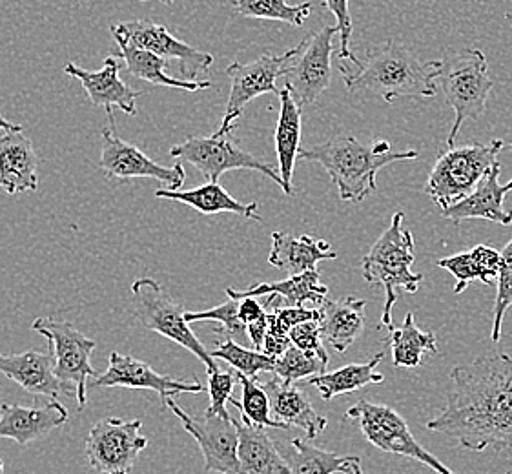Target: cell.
Instances as JSON below:
<instances>
[{"instance_id": "obj_1", "label": "cell", "mask_w": 512, "mask_h": 474, "mask_svg": "<svg viewBox=\"0 0 512 474\" xmlns=\"http://www.w3.org/2000/svg\"><path fill=\"white\" fill-rule=\"evenodd\" d=\"M427 429L474 453L512 447V358L489 354L454 367L447 405Z\"/></svg>"}, {"instance_id": "obj_2", "label": "cell", "mask_w": 512, "mask_h": 474, "mask_svg": "<svg viewBox=\"0 0 512 474\" xmlns=\"http://www.w3.org/2000/svg\"><path fill=\"white\" fill-rule=\"evenodd\" d=\"M343 81L350 93L370 92L385 103H394L401 97L425 99L438 92L441 61L421 62L407 46L387 41L370 48L365 59L352 70L339 66Z\"/></svg>"}, {"instance_id": "obj_3", "label": "cell", "mask_w": 512, "mask_h": 474, "mask_svg": "<svg viewBox=\"0 0 512 474\" xmlns=\"http://www.w3.org/2000/svg\"><path fill=\"white\" fill-rule=\"evenodd\" d=\"M418 150L394 152L389 141L361 143L354 135L341 134L323 145L301 148L297 159L319 163L327 170L345 203H361L378 190L379 170L396 161L418 159Z\"/></svg>"}, {"instance_id": "obj_4", "label": "cell", "mask_w": 512, "mask_h": 474, "mask_svg": "<svg viewBox=\"0 0 512 474\" xmlns=\"http://www.w3.org/2000/svg\"><path fill=\"white\" fill-rule=\"evenodd\" d=\"M405 214L398 212L392 217L390 227L378 237L363 258V278L372 285L385 289V307L381 314V325H392V310L400 296V290L416 294L420 289L423 274L412 272L414 265V237L403 228Z\"/></svg>"}, {"instance_id": "obj_5", "label": "cell", "mask_w": 512, "mask_h": 474, "mask_svg": "<svg viewBox=\"0 0 512 474\" xmlns=\"http://www.w3.org/2000/svg\"><path fill=\"white\" fill-rule=\"evenodd\" d=\"M505 143L492 139L489 143H472L465 146H449L438 155L427 179L425 192L440 210L451 207L469 196L483 177L498 163Z\"/></svg>"}, {"instance_id": "obj_6", "label": "cell", "mask_w": 512, "mask_h": 474, "mask_svg": "<svg viewBox=\"0 0 512 474\" xmlns=\"http://www.w3.org/2000/svg\"><path fill=\"white\" fill-rule=\"evenodd\" d=\"M438 81L447 103L454 110V124L447 146H454L465 121H476L485 114L487 99L494 88L487 57L478 48H469L441 61Z\"/></svg>"}, {"instance_id": "obj_7", "label": "cell", "mask_w": 512, "mask_h": 474, "mask_svg": "<svg viewBox=\"0 0 512 474\" xmlns=\"http://www.w3.org/2000/svg\"><path fill=\"white\" fill-rule=\"evenodd\" d=\"M132 305L135 318L144 329L152 330L181 345L185 351L194 354L197 360L205 363L206 372L217 369L216 361L210 351L190 329L185 320V307L175 301L166 290L152 278L135 279L132 285Z\"/></svg>"}, {"instance_id": "obj_8", "label": "cell", "mask_w": 512, "mask_h": 474, "mask_svg": "<svg viewBox=\"0 0 512 474\" xmlns=\"http://www.w3.org/2000/svg\"><path fill=\"white\" fill-rule=\"evenodd\" d=\"M170 155L194 166L195 170L206 177L208 183H219V177L230 170H254L270 177L283 190V181L276 168L246 152L241 141L234 135V130L225 134L216 132L208 137H188L185 143L175 145Z\"/></svg>"}, {"instance_id": "obj_9", "label": "cell", "mask_w": 512, "mask_h": 474, "mask_svg": "<svg viewBox=\"0 0 512 474\" xmlns=\"http://www.w3.org/2000/svg\"><path fill=\"white\" fill-rule=\"evenodd\" d=\"M347 418L358 423L363 436L381 451L412 458L431 467L434 473L454 474L447 465L441 464L434 454L418 444L414 434L410 433L409 423L405 422L400 413L390 409L389 405L359 400L347 411Z\"/></svg>"}, {"instance_id": "obj_10", "label": "cell", "mask_w": 512, "mask_h": 474, "mask_svg": "<svg viewBox=\"0 0 512 474\" xmlns=\"http://www.w3.org/2000/svg\"><path fill=\"white\" fill-rule=\"evenodd\" d=\"M31 329L46 336L55 358V376L66 387V391L77 398L79 407L88 402L86 385L88 378H95L97 372L92 367L90 356L97 347V341L84 336L68 321L55 318H37Z\"/></svg>"}, {"instance_id": "obj_11", "label": "cell", "mask_w": 512, "mask_h": 474, "mask_svg": "<svg viewBox=\"0 0 512 474\" xmlns=\"http://www.w3.org/2000/svg\"><path fill=\"white\" fill-rule=\"evenodd\" d=\"M143 422H126L121 418H104L93 423L84 442L88 464L97 473L130 474L139 454L148 447V438L141 434Z\"/></svg>"}, {"instance_id": "obj_12", "label": "cell", "mask_w": 512, "mask_h": 474, "mask_svg": "<svg viewBox=\"0 0 512 474\" xmlns=\"http://www.w3.org/2000/svg\"><path fill=\"white\" fill-rule=\"evenodd\" d=\"M301 48L303 41L283 55H261L256 61L246 64L234 61L226 68V73L230 77V95L223 123L219 126L221 134L234 130L237 119L243 117L246 104L252 103L259 95L279 93L276 81L279 77H285L288 64L301 52Z\"/></svg>"}, {"instance_id": "obj_13", "label": "cell", "mask_w": 512, "mask_h": 474, "mask_svg": "<svg viewBox=\"0 0 512 474\" xmlns=\"http://www.w3.org/2000/svg\"><path fill=\"white\" fill-rule=\"evenodd\" d=\"M336 26H323L303 39V48L288 64L287 86L299 108L316 103L332 81V53Z\"/></svg>"}, {"instance_id": "obj_14", "label": "cell", "mask_w": 512, "mask_h": 474, "mask_svg": "<svg viewBox=\"0 0 512 474\" xmlns=\"http://www.w3.org/2000/svg\"><path fill=\"white\" fill-rule=\"evenodd\" d=\"M164 407L179 418L183 429L199 445L205 456L206 473L246 474L237 456L239 438L234 420H221L217 416H203V420H197L172 398L164 400Z\"/></svg>"}, {"instance_id": "obj_15", "label": "cell", "mask_w": 512, "mask_h": 474, "mask_svg": "<svg viewBox=\"0 0 512 474\" xmlns=\"http://www.w3.org/2000/svg\"><path fill=\"white\" fill-rule=\"evenodd\" d=\"M112 35L115 42H126L141 50H148L164 61L179 62V68L188 81H194L197 73L208 72L214 64V57L210 53L195 50L190 44L179 41L166 26L157 22H119L113 24Z\"/></svg>"}, {"instance_id": "obj_16", "label": "cell", "mask_w": 512, "mask_h": 474, "mask_svg": "<svg viewBox=\"0 0 512 474\" xmlns=\"http://www.w3.org/2000/svg\"><path fill=\"white\" fill-rule=\"evenodd\" d=\"M108 128H104L103 150L99 159V168L108 177L117 179H134V177H148L157 179L168 190H179L185 185L186 172L183 163H175L174 166H163L155 163L152 157L141 152L137 146L123 141L117 128L115 119L108 117Z\"/></svg>"}, {"instance_id": "obj_17", "label": "cell", "mask_w": 512, "mask_h": 474, "mask_svg": "<svg viewBox=\"0 0 512 474\" xmlns=\"http://www.w3.org/2000/svg\"><path fill=\"white\" fill-rule=\"evenodd\" d=\"M92 387L93 389H97V387H126V389L154 391L163 398V402L166 398H172L174 394L206 392L203 383L177 382L170 376L155 372L148 363L115 351L110 354L108 369L93 378Z\"/></svg>"}, {"instance_id": "obj_18", "label": "cell", "mask_w": 512, "mask_h": 474, "mask_svg": "<svg viewBox=\"0 0 512 474\" xmlns=\"http://www.w3.org/2000/svg\"><path fill=\"white\" fill-rule=\"evenodd\" d=\"M70 414L57 400L37 402L33 405H0V438H10L13 442L28 447L31 442L42 440L44 436L68 423Z\"/></svg>"}, {"instance_id": "obj_19", "label": "cell", "mask_w": 512, "mask_h": 474, "mask_svg": "<svg viewBox=\"0 0 512 474\" xmlns=\"http://www.w3.org/2000/svg\"><path fill=\"white\" fill-rule=\"evenodd\" d=\"M64 73L81 81L82 88L88 93L93 106H103L106 117H113V108H119L123 114L134 117L137 115V99L141 92L132 90L128 84L119 77V64L112 55L104 61V66L97 72H90L79 68L77 64L68 62L64 66Z\"/></svg>"}, {"instance_id": "obj_20", "label": "cell", "mask_w": 512, "mask_h": 474, "mask_svg": "<svg viewBox=\"0 0 512 474\" xmlns=\"http://www.w3.org/2000/svg\"><path fill=\"white\" fill-rule=\"evenodd\" d=\"M500 172H502V166L498 161L469 196L441 210V216L451 219L454 225H460L461 221H467V219H487L502 227H511L512 210L503 208V199L512 192V181L502 185Z\"/></svg>"}, {"instance_id": "obj_21", "label": "cell", "mask_w": 512, "mask_h": 474, "mask_svg": "<svg viewBox=\"0 0 512 474\" xmlns=\"http://www.w3.org/2000/svg\"><path fill=\"white\" fill-rule=\"evenodd\" d=\"M0 372L35 396H48L53 400L61 396H72L55 376L52 347L46 352L35 349L21 354L0 352Z\"/></svg>"}, {"instance_id": "obj_22", "label": "cell", "mask_w": 512, "mask_h": 474, "mask_svg": "<svg viewBox=\"0 0 512 474\" xmlns=\"http://www.w3.org/2000/svg\"><path fill=\"white\" fill-rule=\"evenodd\" d=\"M37 170L39 155L24 130L0 135V188L6 194L35 192L39 186Z\"/></svg>"}, {"instance_id": "obj_23", "label": "cell", "mask_w": 512, "mask_h": 474, "mask_svg": "<svg viewBox=\"0 0 512 474\" xmlns=\"http://www.w3.org/2000/svg\"><path fill=\"white\" fill-rule=\"evenodd\" d=\"M268 394L270 413L277 422L287 423L288 427H299L307 434L308 440L318 438L327 429V418L319 416L307 394L297 389L296 385H287L279 378H272L261 383Z\"/></svg>"}, {"instance_id": "obj_24", "label": "cell", "mask_w": 512, "mask_h": 474, "mask_svg": "<svg viewBox=\"0 0 512 474\" xmlns=\"http://www.w3.org/2000/svg\"><path fill=\"white\" fill-rule=\"evenodd\" d=\"M365 307L363 299L347 296L343 299H325L319 305V334L332 349L345 354L350 345L358 340L365 327Z\"/></svg>"}, {"instance_id": "obj_25", "label": "cell", "mask_w": 512, "mask_h": 474, "mask_svg": "<svg viewBox=\"0 0 512 474\" xmlns=\"http://www.w3.org/2000/svg\"><path fill=\"white\" fill-rule=\"evenodd\" d=\"M338 259V252L332 250L327 241L312 236L294 237L287 232L272 234V250L268 263L285 270L290 276L303 274L307 270H318L321 261Z\"/></svg>"}, {"instance_id": "obj_26", "label": "cell", "mask_w": 512, "mask_h": 474, "mask_svg": "<svg viewBox=\"0 0 512 474\" xmlns=\"http://www.w3.org/2000/svg\"><path fill=\"white\" fill-rule=\"evenodd\" d=\"M279 117L276 126V154L279 177L283 181V192L294 194L292 177L296 168L297 154L301 150V110L287 86L279 90Z\"/></svg>"}, {"instance_id": "obj_27", "label": "cell", "mask_w": 512, "mask_h": 474, "mask_svg": "<svg viewBox=\"0 0 512 474\" xmlns=\"http://www.w3.org/2000/svg\"><path fill=\"white\" fill-rule=\"evenodd\" d=\"M276 294L285 307H303L305 303L319 307L327 299L328 287L321 283L318 270H307L277 283H257L246 290L226 289V296L232 299L259 298Z\"/></svg>"}, {"instance_id": "obj_28", "label": "cell", "mask_w": 512, "mask_h": 474, "mask_svg": "<svg viewBox=\"0 0 512 474\" xmlns=\"http://www.w3.org/2000/svg\"><path fill=\"white\" fill-rule=\"evenodd\" d=\"M237 456L246 474H290L285 456L277 451L265 427L237 422Z\"/></svg>"}, {"instance_id": "obj_29", "label": "cell", "mask_w": 512, "mask_h": 474, "mask_svg": "<svg viewBox=\"0 0 512 474\" xmlns=\"http://www.w3.org/2000/svg\"><path fill=\"white\" fill-rule=\"evenodd\" d=\"M155 197L185 203L203 216H214V214L226 212V214H237L245 219H257V221L261 219L257 203L245 205L237 201L236 197L230 196L219 183H206L203 186H195L192 190L159 188L155 190Z\"/></svg>"}, {"instance_id": "obj_30", "label": "cell", "mask_w": 512, "mask_h": 474, "mask_svg": "<svg viewBox=\"0 0 512 474\" xmlns=\"http://www.w3.org/2000/svg\"><path fill=\"white\" fill-rule=\"evenodd\" d=\"M119 44V52L112 53L113 59H123L126 62L128 73L146 83L154 84V86H166V88H177V90H185V92H199V90H210L214 84L212 81H188V79H177L170 77L166 73L168 61H164L161 57H157L155 53L148 50H141L132 44L126 42H117Z\"/></svg>"}, {"instance_id": "obj_31", "label": "cell", "mask_w": 512, "mask_h": 474, "mask_svg": "<svg viewBox=\"0 0 512 474\" xmlns=\"http://www.w3.org/2000/svg\"><path fill=\"white\" fill-rule=\"evenodd\" d=\"M438 267L449 270L456 278L454 292H465L472 281H482L485 285H491L498 278L500 268V252L487 245H478L469 252H461L456 256L438 259Z\"/></svg>"}, {"instance_id": "obj_32", "label": "cell", "mask_w": 512, "mask_h": 474, "mask_svg": "<svg viewBox=\"0 0 512 474\" xmlns=\"http://www.w3.org/2000/svg\"><path fill=\"white\" fill-rule=\"evenodd\" d=\"M383 358L385 354L379 352L367 363H350L338 371L321 372L316 376H310L307 382L318 389L323 400H332L336 396L358 391L367 385L385 382V376L376 369Z\"/></svg>"}, {"instance_id": "obj_33", "label": "cell", "mask_w": 512, "mask_h": 474, "mask_svg": "<svg viewBox=\"0 0 512 474\" xmlns=\"http://www.w3.org/2000/svg\"><path fill=\"white\" fill-rule=\"evenodd\" d=\"M390 351H392V363L394 367L416 369L420 367L423 354L438 352V340L432 332H423L418 329L414 314L409 312L403 321V327L396 329L390 325Z\"/></svg>"}, {"instance_id": "obj_34", "label": "cell", "mask_w": 512, "mask_h": 474, "mask_svg": "<svg viewBox=\"0 0 512 474\" xmlns=\"http://www.w3.org/2000/svg\"><path fill=\"white\" fill-rule=\"evenodd\" d=\"M290 474H332L347 469L354 462H361L359 456H339L323 451L308 440H292V451L285 454Z\"/></svg>"}, {"instance_id": "obj_35", "label": "cell", "mask_w": 512, "mask_h": 474, "mask_svg": "<svg viewBox=\"0 0 512 474\" xmlns=\"http://www.w3.org/2000/svg\"><path fill=\"white\" fill-rule=\"evenodd\" d=\"M237 383L241 385V394L243 400L237 402L232 396L228 402L239 409L241 413V422L248 425H256V427H272V429H290L287 423L277 422L276 418L270 416V402H268V394L261 387V383L257 382V378H248L237 372Z\"/></svg>"}, {"instance_id": "obj_36", "label": "cell", "mask_w": 512, "mask_h": 474, "mask_svg": "<svg viewBox=\"0 0 512 474\" xmlns=\"http://www.w3.org/2000/svg\"><path fill=\"white\" fill-rule=\"evenodd\" d=\"M234 10L248 19L287 22L301 28L312 13V4L301 2L292 6L287 0H234Z\"/></svg>"}, {"instance_id": "obj_37", "label": "cell", "mask_w": 512, "mask_h": 474, "mask_svg": "<svg viewBox=\"0 0 512 474\" xmlns=\"http://www.w3.org/2000/svg\"><path fill=\"white\" fill-rule=\"evenodd\" d=\"M210 354L212 358L226 361L234 371L248 378H257L261 372L274 371L276 363V358L268 356L265 352L245 349L234 340L217 343L216 351H210Z\"/></svg>"}, {"instance_id": "obj_38", "label": "cell", "mask_w": 512, "mask_h": 474, "mask_svg": "<svg viewBox=\"0 0 512 474\" xmlns=\"http://www.w3.org/2000/svg\"><path fill=\"white\" fill-rule=\"evenodd\" d=\"M327 371V363L319 360L318 356L299 351L290 343L287 351L283 352L274 363V374L287 385H294L299 380L316 376Z\"/></svg>"}, {"instance_id": "obj_39", "label": "cell", "mask_w": 512, "mask_h": 474, "mask_svg": "<svg viewBox=\"0 0 512 474\" xmlns=\"http://www.w3.org/2000/svg\"><path fill=\"white\" fill-rule=\"evenodd\" d=\"M237 299L228 298V301L221 303L214 309L203 310V312H185V320L188 323H199V321H216L217 332L223 334L226 340H234L239 343L246 336V325L239 320L237 314Z\"/></svg>"}, {"instance_id": "obj_40", "label": "cell", "mask_w": 512, "mask_h": 474, "mask_svg": "<svg viewBox=\"0 0 512 474\" xmlns=\"http://www.w3.org/2000/svg\"><path fill=\"white\" fill-rule=\"evenodd\" d=\"M498 296L494 301V321H492L491 338L494 343L502 340L503 320L507 310L512 307V239L500 252L498 268Z\"/></svg>"}, {"instance_id": "obj_41", "label": "cell", "mask_w": 512, "mask_h": 474, "mask_svg": "<svg viewBox=\"0 0 512 474\" xmlns=\"http://www.w3.org/2000/svg\"><path fill=\"white\" fill-rule=\"evenodd\" d=\"M237 372H221L216 369L214 372H208V396H210V405L206 409L205 416H217L221 420H232L230 413L226 411V402L230 400L232 391L236 387Z\"/></svg>"}, {"instance_id": "obj_42", "label": "cell", "mask_w": 512, "mask_h": 474, "mask_svg": "<svg viewBox=\"0 0 512 474\" xmlns=\"http://www.w3.org/2000/svg\"><path fill=\"white\" fill-rule=\"evenodd\" d=\"M330 13L336 17V30L339 35V59L341 61H350L354 66L358 64L359 59L350 48V39H352V17H350V0H323Z\"/></svg>"}, {"instance_id": "obj_43", "label": "cell", "mask_w": 512, "mask_h": 474, "mask_svg": "<svg viewBox=\"0 0 512 474\" xmlns=\"http://www.w3.org/2000/svg\"><path fill=\"white\" fill-rule=\"evenodd\" d=\"M288 340L297 347L299 351L308 352L318 356L319 360L325 361L328 365V354L323 347V340L319 334L318 321H303L288 332Z\"/></svg>"}, {"instance_id": "obj_44", "label": "cell", "mask_w": 512, "mask_h": 474, "mask_svg": "<svg viewBox=\"0 0 512 474\" xmlns=\"http://www.w3.org/2000/svg\"><path fill=\"white\" fill-rule=\"evenodd\" d=\"M237 301H239L237 314H239V320L243 321L245 325L261 320V318H265L268 314L265 305L259 303L257 298H241L237 299Z\"/></svg>"}, {"instance_id": "obj_45", "label": "cell", "mask_w": 512, "mask_h": 474, "mask_svg": "<svg viewBox=\"0 0 512 474\" xmlns=\"http://www.w3.org/2000/svg\"><path fill=\"white\" fill-rule=\"evenodd\" d=\"M19 130H24V128L19 124L10 123L4 115L0 114V132H19Z\"/></svg>"}, {"instance_id": "obj_46", "label": "cell", "mask_w": 512, "mask_h": 474, "mask_svg": "<svg viewBox=\"0 0 512 474\" xmlns=\"http://www.w3.org/2000/svg\"><path fill=\"white\" fill-rule=\"evenodd\" d=\"M332 474H363V467H361V462H354V464L349 465L347 469Z\"/></svg>"}, {"instance_id": "obj_47", "label": "cell", "mask_w": 512, "mask_h": 474, "mask_svg": "<svg viewBox=\"0 0 512 474\" xmlns=\"http://www.w3.org/2000/svg\"><path fill=\"white\" fill-rule=\"evenodd\" d=\"M143 2H148V0H143ZM157 2H161V4H164V6H172L175 0H157Z\"/></svg>"}, {"instance_id": "obj_48", "label": "cell", "mask_w": 512, "mask_h": 474, "mask_svg": "<svg viewBox=\"0 0 512 474\" xmlns=\"http://www.w3.org/2000/svg\"><path fill=\"white\" fill-rule=\"evenodd\" d=\"M4 473V462L0 460V474Z\"/></svg>"}, {"instance_id": "obj_49", "label": "cell", "mask_w": 512, "mask_h": 474, "mask_svg": "<svg viewBox=\"0 0 512 474\" xmlns=\"http://www.w3.org/2000/svg\"><path fill=\"white\" fill-rule=\"evenodd\" d=\"M75 4H84V2H88V0H73Z\"/></svg>"}, {"instance_id": "obj_50", "label": "cell", "mask_w": 512, "mask_h": 474, "mask_svg": "<svg viewBox=\"0 0 512 474\" xmlns=\"http://www.w3.org/2000/svg\"><path fill=\"white\" fill-rule=\"evenodd\" d=\"M507 474H512V469H511V471H509V473H507Z\"/></svg>"}, {"instance_id": "obj_51", "label": "cell", "mask_w": 512, "mask_h": 474, "mask_svg": "<svg viewBox=\"0 0 512 474\" xmlns=\"http://www.w3.org/2000/svg\"><path fill=\"white\" fill-rule=\"evenodd\" d=\"M509 148H511V152H512V143H511V146H509Z\"/></svg>"}]
</instances>
